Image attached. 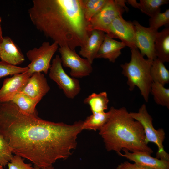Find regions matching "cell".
I'll return each instance as SVG.
<instances>
[{
	"label": "cell",
	"mask_w": 169,
	"mask_h": 169,
	"mask_svg": "<svg viewBox=\"0 0 169 169\" xmlns=\"http://www.w3.org/2000/svg\"><path fill=\"white\" fill-rule=\"evenodd\" d=\"M83 121L72 125L43 120L22 111L10 101L0 103V135L13 153L42 168L66 159L77 146Z\"/></svg>",
	"instance_id": "6da1fadb"
},
{
	"label": "cell",
	"mask_w": 169,
	"mask_h": 169,
	"mask_svg": "<svg viewBox=\"0 0 169 169\" xmlns=\"http://www.w3.org/2000/svg\"><path fill=\"white\" fill-rule=\"evenodd\" d=\"M28 10L37 29L59 47L75 50L85 42L90 31L82 0H33Z\"/></svg>",
	"instance_id": "7a4b0ae2"
},
{
	"label": "cell",
	"mask_w": 169,
	"mask_h": 169,
	"mask_svg": "<svg viewBox=\"0 0 169 169\" xmlns=\"http://www.w3.org/2000/svg\"><path fill=\"white\" fill-rule=\"evenodd\" d=\"M110 110V117L99 132L107 150L118 153L125 149L132 152L141 151L150 155L153 153L145 142L142 125L132 117L126 108L111 107Z\"/></svg>",
	"instance_id": "3957f363"
},
{
	"label": "cell",
	"mask_w": 169,
	"mask_h": 169,
	"mask_svg": "<svg viewBox=\"0 0 169 169\" xmlns=\"http://www.w3.org/2000/svg\"><path fill=\"white\" fill-rule=\"evenodd\" d=\"M131 59L120 65L122 73L127 79L129 89L132 91L135 86L139 89L146 102L148 101L153 83L150 69L153 60L145 59L137 48L131 49Z\"/></svg>",
	"instance_id": "277c9868"
},
{
	"label": "cell",
	"mask_w": 169,
	"mask_h": 169,
	"mask_svg": "<svg viewBox=\"0 0 169 169\" xmlns=\"http://www.w3.org/2000/svg\"><path fill=\"white\" fill-rule=\"evenodd\" d=\"M130 114L135 120L139 121L142 125L145 136V142L155 144L157 146L156 158L169 161V155L164 150L163 142L165 138L164 130L160 128L156 129L153 126V119L148 113L145 104H142L137 112H131Z\"/></svg>",
	"instance_id": "5b68a950"
},
{
	"label": "cell",
	"mask_w": 169,
	"mask_h": 169,
	"mask_svg": "<svg viewBox=\"0 0 169 169\" xmlns=\"http://www.w3.org/2000/svg\"><path fill=\"white\" fill-rule=\"evenodd\" d=\"M126 2L123 0H107L100 11L88 22L89 31L97 30L105 33L113 21L127 10L128 8L125 4Z\"/></svg>",
	"instance_id": "8992f818"
},
{
	"label": "cell",
	"mask_w": 169,
	"mask_h": 169,
	"mask_svg": "<svg viewBox=\"0 0 169 169\" xmlns=\"http://www.w3.org/2000/svg\"><path fill=\"white\" fill-rule=\"evenodd\" d=\"M59 48L57 43L44 42L39 48L35 47L26 53L30 63L27 66L28 71L32 74L35 72L48 73L51 66L50 62L54 54Z\"/></svg>",
	"instance_id": "52a82bcc"
},
{
	"label": "cell",
	"mask_w": 169,
	"mask_h": 169,
	"mask_svg": "<svg viewBox=\"0 0 169 169\" xmlns=\"http://www.w3.org/2000/svg\"><path fill=\"white\" fill-rule=\"evenodd\" d=\"M49 76L63 90L67 98L73 99L80 93L81 86L79 81L65 72L58 55H57L52 61Z\"/></svg>",
	"instance_id": "ba28073f"
},
{
	"label": "cell",
	"mask_w": 169,
	"mask_h": 169,
	"mask_svg": "<svg viewBox=\"0 0 169 169\" xmlns=\"http://www.w3.org/2000/svg\"><path fill=\"white\" fill-rule=\"evenodd\" d=\"M58 49L62 66L70 69L71 77L82 78L89 76L92 72V64L80 57L75 50L65 47H59Z\"/></svg>",
	"instance_id": "9c48e42d"
},
{
	"label": "cell",
	"mask_w": 169,
	"mask_h": 169,
	"mask_svg": "<svg viewBox=\"0 0 169 169\" xmlns=\"http://www.w3.org/2000/svg\"><path fill=\"white\" fill-rule=\"evenodd\" d=\"M135 29V42L136 47L143 56L153 60L157 57L155 52L154 45L158 30L150 27L141 25L138 21L132 22Z\"/></svg>",
	"instance_id": "30bf717a"
},
{
	"label": "cell",
	"mask_w": 169,
	"mask_h": 169,
	"mask_svg": "<svg viewBox=\"0 0 169 169\" xmlns=\"http://www.w3.org/2000/svg\"><path fill=\"white\" fill-rule=\"evenodd\" d=\"M109 37L121 40L131 49L137 48L135 42V29L132 22L117 16L109 26L105 33Z\"/></svg>",
	"instance_id": "8fae6325"
},
{
	"label": "cell",
	"mask_w": 169,
	"mask_h": 169,
	"mask_svg": "<svg viewBox=\"0 0 169 169\" xmlns=\"http://www.w3.org/2000/svg\"><path fill=\"white\" fill-rule=\"evenodd\" d=\"M32 75L27 71L5 79L0 89V103L11 101L24 88Z\"/></svg>",
	"instance_id": "7c38bea8"
},
{
	"label": "cell",
	"mask_w": 169,
	"mask_h": 169,
	"mask_svg": "<svg viewBox=\"0 0 169 169\" xmlns=\"http://www.w3.org/2000/svg\"><path fill=\"white\" fill-rule=\"evenodd\" d=\"M50 90L44 75L41 72H35L32 74L20 92L38 103Z\"/></svg>",
	"instance_id": "4fadbf2b"
},
{
	"label": "cell",
	"mask_w": 169,
	"mask_h": 169,
	"mask_svg": "<svg viewBox=\"0 0 169 169\" xmlns=\"http://www.w3.org/2000/svg\"><path fill=\"white\" fill-rule=\"evenodd\" d=\"M122 150L124 154L120 152L117 153L138 165L150 169H169V161L152 157L145 152L137 151L131 153L125 149Z\"/></svg>",
	"instance_id": "5bb4252c"
},
{
	"label": "cell",
	"mask_w": 169,
	"mask_h": 169,
	"mask_svg": "<svg viewBox=\"0 0 169 169\" xmlns=\"http://www.w3.org/2000/svg\"><path fill=\"white\" fill-rule=\"evenodd\" d=\"M105 35V32L100 30L90 31L85 42L80 47L79 54L92 64L94 59H96Z\"/></svg>",
	"instance_id": "9a60e30c"
},
{
	"label": "cell",
	"mask_w": 169,
	"mask_h": 169,
	"mask_svg": "<svg viewBox=\"0 0 169 169\" xmlns=\"http://www.w3.org/2000/svg\"><path fill=\"white\" fill-rule=\"evenodd\" d=\"M0 59L1 61L16 66L25 60L24 57L18 47L8 36L3 37L0 44Z\"/></svg>",
	"instance_id": "2e32d148"
},
{
	"label": "cell",
	"mask_w": 169,
	"mask_h": 169,
	"mask_svg": "<svg viewBox=\"0 0 169 169\" xmlns=\"http://www.w3.org/2000/svg\"><path fill=\"white\" fill-rule=\"evenodd\" d=\"M126 46L121 41H118L106 34L97 53L96 58H104L114 63L121 54V49Z\"/></svg>",
	"instance_id": "e0dca14e"
},
{
	"label": "cell",
	"mask_w": 169,
	"mask_h": 169,
	"mask_svg": "<svg viewBox=\"0 0 169 169\" xmlns=\"http://www.w3.org/2000/svg\"><path fill=\"white\" fill-rule=\"evenodd\" d=\"M154 49L157 58L163 63L169 62V28L166 27L158 32Z\"/></svg>",
	"instance_id": "ac0fdd59"
},
{
	"label": "cell",
	"mask_w": 169,
	"mask_h": 169,
	"mask_svg": "<svg viewBox=\"0 0 169 169\" xmlns=\"http://www.w3.org/2000/svg\"><path fill=\"white\" fill-rule=\"evenodd\" d=\"M85 104L88 105L92 113L104 112L108 109L109 100L105 91L97 94L93 93L84 100Z\"/></svg>",
	"instance_id": "d6986e66"
},
{
	"label": "cell",
	"mask_w": 169,
	"mask_h": 169,
	"mask_svg": "<svg viewBox=\"0 0 169 169\" xmlns=\"http://www.w3.org/2000/svg\"><path fill=\"white\" fill-rule=\"evenodd\" d=\"M111 111L110 109L107 112L92 113L87 117L83 121L82 129L99 131L105 125L110 119Z\"/></svg>",
	"instance_id": "ffe728a7"
},
{
	"label": "cell",
	"mask_w": 169,
	"mask_h": 169,
	"mask_svg": "<svg viewBox=\"0 0 169 169\" xmlns=\"http://www.w3.org/2000/svg\"><path fill=\"white\" fill-rule=\"evenodd\" d=\"M150 74L153 82L164 86L169 82V71L164 63L157 58L153 60Z\"/></svg>",
	"instance_id": "44dd1931"
},
{
	"label": "cell",
	"mask_w": 169,
	"mask_h": 169,
	"mask_svg": "<svg viewBox=\"0 0 169 169\" xmlns=\"http://www.w3.org/2000/svg\"><path fill=\"white\" fill-rule=\"evenodd\" d=\"M11 101L25 112L31 114L37 113L36 106L38 103L23 93L17 94Z\"/></svg>",
	"instance_id": "7402d4cb"
},
{
	"label": "cell",
	"mask_w": 169,
	"mask_h": 169,
	"mask_svg": "<svg viewBox=\"0 0 169 169\" xmlns=\"http://www.w3.org/2000/svg\"><path fill=\"white\" fill-rule=\"evenodd\" d=\"M150 93L153 95L155 102L158 105L169 109V89L163 85L153 82Z\"/></svg>",
	"instance_id": "603a6c76"
},
{
	"label": "cell",
	"mask_w": 169,
	"mask_h": 169,
	"mask_svg": "<svg viewBox=\"0 0 169 169\" xmlns=\"http://www.w3.org/2000/svg\"><path fill=\"white\" fill-rule=\"evenodd\" d=\"M169 2L168 0H140L137 8L151 17L161 12V6Z\"/></svg>",
	"instance_id": "cb8c5ba5"
},
{
	"label": "cell",
	"mask_w": 169,
	"mask_h": 169,
	"mask_svg": "<svg viewBox=\"0 0 169 169\" xmlns=\"http://www.w3.org/2000/svg\"><path fill=\"white\" fill-rule=\"evenodd\" d=\"M107 0H82L85 19L88 22L101 9Z\"/></svg>",
	"instance_id": "d4e9b609"
},
{
	"label": "cell",
	"mask_w": 169,
	"mask_h": 169,
	"mask_svg": "<svg viewBox=\"0 0 169 169\" xmlns=\"http://www.w3.org/2000/svg\"><path fill=\"white\" fill-rule=\"evenodd\" d=\"M11 147L3 137L0 135V165L5 166L13 156Z\"/></svg>",
	"instance_id": "484cf974"
},
{
	"label": "cell",
	"mask_w": 169,
	"mask_h": 169,
	"mask_svg": "<svg viewBox=\"0 0 169 169\" xmlns=\"http://www.w3.org/2000/svg\"><path fill=\"white\" fill-rule=\"evenodd\" d=\"M169 23V9H167L163 13H159L149 19V27L158 30L163 25Z\"/></svg>",
	"instance_id": "4316f807"
},
{
	"label": "cell",
	"mask_w": 169,
	"mask_h": 169,
	"mask_svg": "<svg viewBox=\"0 0 169 169\" xmlns=\"http://www.w3.org/2000/svg\"><path fill=\"white\" fill-rule=\"evenodd\" d=\"M28 66L18 67L1 61H0V78L22 73L28 71Z\"/></svg>",
	"instance_id": "83f0119b"
},
{
	"label": "cell",
	"mask_w": 169,
	"mask_h": 169,
	"mask_svg": "<svg viewBox=\"0 0 169 169\" xmlns=\"http://www.w3.org/2000/svg\"><path fill=\"white\" fill-rule=\"evenodd\" d=\"M8 169H33L31 164L25 163L20 156H13L8 163Z\"/></svg>",
	"instance_id": "f1b7e54d"
},
{
	"label": "cell",
	"mask_w": 169,
	"mask_h": 169,
	"mask_svg": "<svg viewBox=\"0 0 169 169\" xmlns=\"http://www.w3.org/2000/svg\"><path fill=\"white\" fill-rule=\"evenodd\" d=\"M116 169H150L138 165L135 163H131L125 161L119 165Z\"/></svg>",
	"instance_id": "f546056e"
},
{
	"label": "cell",
	"mask_w": 169,
	"mask_h": 169,
	"mask_svg": "<svg viewBox=\"0 0 169 169\" xmlns=\"http://www.w3.org/2000/svg\"><path fill=\"white\" fill-rule=\"evenodd\" d=\"M129 4L132 6L133 7L137 8L138 5V3L136 0H128L127 1Z\"/></svg>",
	"instance_id": "4dcf8cb0"
},
{
	"label": "cell",
	"mask_w": 169,
	"mask_h": 169,
	"mask_svg": "<svg viewBox=\"0 0 169 169\" xmlns=\"http://www.w3.org/2000/svg\"><path fill=\"white\" fill-rule=\"evenodd\" d=\"M1 17H0V44L2 42L3 38V36H2V28H1Z\"/></svg>",
	"instance_id": "1f68e13d"
},
{
	"label": "cell",
	"mask_w": 169,
	"mask_h": 169,
	"mask_svg": "<svg viewBox=\"0 0 169 169\" xmlns=\"http://www.w3.org/2000/svg\"><path fill=\"white\" fill-rule=\"evenodd\" d=\"M33 169H55L52 166H49L47 167L40 168L35 166H34Z\"/></svg>",
	"instance_id": "d6a6232c"
},
{
	"label": "cell",
	"mask_w": 169,
	"mask_h": 169,
	"mask_svg": "<svg viewBox=\"0 0 169 169\" xmlns=\"http://www.w3.org/2000/svg\"><path fill=\"white\" fill-rule=\"evenodd\" d=\"M0 169H4L3 166L0 165Z\"/></svg>",
	"instance_id": "836d02e7"
}]
</instances>
